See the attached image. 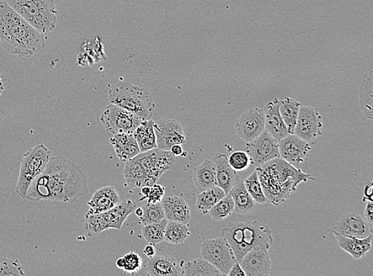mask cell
Masks as SVG:
<instances>
[{
  "instance_id": "cell-1",
  "label": "cell",
  "mask_w": 373,
  "mask_h": 276,
  "mask_svg": "<svg viewBox=\"0 0 373 276\" xmlns=\"http://www.w3.org/2000/svg\"><path fill=\"white\" fill-rule=\"evenodd\" d=\"M88 191V178L78 164L65 157H51L30 185L26 199L74 203Z\"/></svg>"
},
{
  "instance_id": "cell-2",
  "label": "cell",
  "mask_w": 373,
  "mask_h": 276,
  "mask_svg": "<svg viewBox=\"0 0 373 276\" xmlns=\"http://www.w3.org/2000/svg\"><path fill=\"white\" fill-rule=\"evenodd\" d=\"M0 40L8 54L23 58L34 56L46 46V36L0 1Z\"/></svg>"
},
{
  "instance_id": "cell-3",
  "label": "cell",
  "mask_w": 373,
  "mask_h": 276,
  "mask_svg": "<svg viewBox=\"0 0 373 276\" xmlns=\"http://www.w3.org/2000/svg\"><path fill=\"white\" fill-rule=\"evenodd\" d=\"M269 203L278 205L294 193L298 185L316 180L281 158L273 159L255 169Z\"/></svg>"
},
{
  "instance_id": "cell-4",
  "label": "cell",
  "mask_w": 373,
  "mask_h": 276,
  "mask_svg": "<svg viewBox=\"0 0 373 276\" xmlns=\"http://www.w3.org/2000/svg\"><path fill=\"white\" fill-rule=\"evenodd\" d=\"M221 236L232 248L237 261L253 248L269 249L273 242L271 228L257 220L228 223L221 230Z\"/></svg>"
},
{
  "instance_id": "cell-5",
  "label": "cell",
  "mask_w": 373,
  "mask_h": 276,
  "mask_svg": "<svg viewBox=\"0 0 373 276\" xmlns=\"http://www.w3.org/2000/svg\"><path fill=\"white\" fill-rule=\"evenodd\" d=\"M109 100L111 104L131 111L143 120H151L156 109L152 94L129 82L114 84L109 89Z\"/></svg>"
},
{
  "instance_id": "cell-6",
  "label": "cell",
  "mask_w": 373,
  "mask_h": 276,
  "mask_svg": "<svg viewBox=\"0 0 373 276\" xmlns=\"http://www.w3.org/2000/svg\"><path fill=\"white\" fill-rule=\"evenodd\" d=\"M21 17L42 35L56 28L57 10L55 0H4Z\"/></svg>"
},
{
  "instance_id": "cell-7",
  "label": "cell",
  "mask_w": 373,
  "mask_h": 276,
  "mask_svg": "<svg viewBox=\"0 0 373 276\" xmlns=\"http://www.w3.org/2000/svg\"><path fill=\"white\" fill-rule=\"evenodd\" d=\"M51 151L44 145L30 148L21 160L19 174L15 191L20 198L26 199L30 185L49 163Z\"/></svg>"
},
{
  "instance_id": "cell-8",
  "label": "cell",
  "mask_w": 373,
  "mask_h": 276,
  "mask_svg": "<svg viewBox=\"0 0 373 276\" xmlns=\"http://www.w3.org/2000/svg\"><path fill=\"white\" fill-rule=\"evenodd\" d=\"M136 206L137 203L134 201L126 199L104 213L85 216L87 221L84 222V228L88 236L98 235L109 229L120 230L127 217L135 210Z\"/></svg>"
},
{
  "instance_id": "cell-9",
  "label": "cell",
  "mask_w": 373,
  "mask_h": 276,
  "mask_svg": "<svg viewBox=\"0 0 373 276\" xmlns=\"http://www.w3.org/2000/svg\"><path fill=\"white\" fill-rule=\"evenodd\" d=\"M201 257L215 266L221 275H227L237 258L232 248L222 237L210 239L202 243Z\"/></svg>"
},
{
  "instance_id": "cell-10",
  "label": "cell",
  "mask_w": 373,
  "mask_h": 276,
  "mask_svg": "<svg viewBox=\"0 0 373 276\" xmlns=\"http://www.w3.org/2000/svg\"><path fill=\"white\" fill-rule=\"evenodd\" d=\"M143 120L131 111L111 103L100 116L106 131L113 135L133 134Z\"/></svg>"
},
{
  "instance_id": "cell-11",
  "label": "cell",
  "mask_w": 373,
  "mask_h": 276,
  "mask_svg": "<svg viewBox=\"0 0 373 276\" xmlns=\"http://www.w3.org/2000/svg\"><path fill=\"white\" fill-rule=\"evenodd\" d=\"M245 151L251 159L253 165L257 167L273 159L280 158L279 142L266 130L255 139L246 142Z\"/></svg>"
},
{
  "instance_id": "cell-12",
  "label": "cell",
  "mask_w": 373,
  "mask_h": 276,
  "mask_svg": "<svg viewBox=\"0 0 373 276\" xmlns=\"http://www.w3.org/2000/svg\"><path fill=\"white\" fill-rule=\"evenodd\" d=\"M322 116L318 109L310 106H300L294 134L307 142L322 135Z\"/></svg>"
},
{
  "instance_id": "cell-13",
  "label": "cell",
  "mask_w": 373,
  "mask_h": 276,
  "mask_svg": "<svg viewBox=\"0 0 373 276\" xmlns=\"http://www.w3.org/2000/svg\"><path fill=\"white\" fill-rule=\"evenodd\" d=\"M156 132L157 148L170 151L174 145H183L185 143V134L182 124L173 119H161L154 122Z\"/></svg>"
},
{
  "instance_id": "cell-14",
  "label": "cell",
  "mask_w": 373,
  "mask_h": 276,
  "mask_svg": "<svg viewBox=\"0 0 373 276\" xmlns=\"http://www.w3.org/2000/svg\"><path fill=\"white\" fill-rule=\"evenodd\" d=\"M264 130L265 116L264 110L259 108L245 111L235 125L236 134L244 142L255 139Z\"/></svg>"
},
{
  "instance_id": "cell-15",
  "label": "cell",
  "mask_w": 373,
  "mask_h": 276,
  "mask_svg": "<svg viewBox=\"0 0 373 276\" xmlns=\"http://www.w3.org/2000/svg\"><path fill=\"white\" fill-rule=\"evenodd\" d=\"M332 232L334 234L363 239L372 234V228L361 214L350 212L340 217Z\"/></svg>"
},
{
  "instance_id": "cell-16",
  "label": "cell",
  "mask_w": 373,
  "mask_h": 276,
  "mask_svg": "<svg viewBox=\"0 0 373 276\" xmlns=\"http://www.w3.org/2000/svg\"><path fill=\"white\" fill-rule=\"evenodd\" d=\"M280 158L293 166L304 163L311 147L295 134H289L279 141Z\"/></svg>"
},
{
  "instance_id": "cell-17",
  "label": "cell",
  "mask_w": 373,
  "mask_h": 276,
  "mask_svg": "<svg viewBox=\"0 0 373 276\" xmlns=\"http://www.w3.org/2000/svg\"><path fill=\"white\" fill-rule=\"evenodd\" d=\"M245 275L268 276L271 269L269 249L264 247H255L244 255L238 261Z\"/></svg>"
},
{
  "instance_id": "cell-18",
  "label": "cell",
  "mask_w": 373,
  "mask_h": 276,
  "mask_svg": "<svg viewBox=\"0 0 373 276\" xmlns=\"http://www.w3.org/2000/svg\"><path fill=\"white\" fill-rule=\"evenodd\" d=\"M143 266L148 275L176 276L183 275V267L176 259L167 255H158L147 258Z\"/></svg>"
},
{
  "instance_id": "cell-19",
  "label": "cell",
  "mask_w": 373,
  "mask_h": 276,
  "mask_svg": "<svg viewBox=\"0 0 373 276\" xmlns=\"http://www.w3.org/2000/svg\"><path fill=\"white\" fill-rule=\"evenodd\" d=\"M121 203L120 196L114 187H104L95 191L87 204L89 206L85 216L95 215L113 209Z\"/></svg>"
},
{
  "instance_id": "cell-20",
  "label": "cell",
  "mask_w": 373,
  "mask_h": 276,
  "mask_svg": "<svg viewBox=\"0 0 373 276\" xmlns=\"http://www.w3.org/2000/svg\"><path fill=\"white\" fill-rule=\"evenodd\" d=\"M263 110L265 116V130L274 139L279 142L282 138L289 134L280 113L278 98H275L273 102H270Z\"/></svg>"
},
{
  "instance_id": "cell-21",
  "label": "cell",
  "mask_w": 373,
  "mask_h": 276,
  "mask_svg": "<svg viewBox=\"0 0 373 276\" xmlns=\"http://www.w3.org/2000/svg\"><path fill=\"white\" fill-rule=\"evenodd\" d=\"M165 217L168 221L183 223L189 225L191 219L190 210L188 203L182 197L169 196L161 201Z\"/></svg>"
},
{
  "instance_id": "cell-22",
  "label": "cell",
  "mask_w": 373,
  "mask_h": 276,
  "mask_svg": "<svg viewBox=\"0 0 373 276\" xmlns=\"http://www.w3.org/2000/svg\"><path fill=\"white\" fill-rule=\"evenodd\" d=\"M216 167L217 187H221L228 194L238 178L237 172L229 165L225 154H219L212 158Z\"/></svg>"
},
{
  "instance_id": "cell-23",
  "label": "cell",
  "mask_w": 373,
  "mask_h": 276,
  "mask_svg": "<svg viewBox=\"0 0 373 276\" xmlns=\"http://www.w3.org/2000/svg\"><path fill=\"white\" fill-rule=\"evenodd\" d=\"M116 156L121 162H127L140 153V147L133 134H117L110 139Z\"/></svg>"
},
{
  "instance_id": "cell-24",
  "label": "cell",
  "mask_w": 373,
  "mask_h": 276,
  "mask_svg": "<svg viewBox=\"0 0 373 276\" xmlns=\"http://www.w3.org/2000/svg\"><path fill=\"white\" fill-rule=\"evenodd\" d=\"M228 195H230L235 208L234 212L238 214H250L253 213L255 210V201L251 197L244 187V181L241 178H237L233 188L229 191Z\"/></svg>"
},
{
  "instance_id": "cell-25",
  "label": "cell",
  "mask_w": 373,
  "mask_h": 276,
  "mask_svg": "<svg viewBox=\"0 0 373 276\" xmlns=\"http://www.w3.org/2000/svg\"><path fill=\"white\" fill-rule=\"evenodd\" d=\"M193 181L200 192L216 187L217 184L215 163L210 159H206L199 166L195 167Z\"/></svg>"
},
{
  "instance_id": "cell-26",
  "label": "cell",
  "mask_w": 373,
  "mask_h": 276,
  "mask_svg": "<svg viewBox=\"0 0 373 276\" xmlns=\"http://www.w3.org/2000/svg\"><path fill=\"white\" fill-rule=\"evenodd\" d=\"M338 246L355 259L363 258L372 248V235L363 239L334 234Z\"/></svg>"
},
{
  "instance_id": "cell-27",
  "label": "cell",
  "mask_w": 373,
  "mask_h": 276,
  "mask_svg": "<svg viewBox=\"0 0 373 276\" xmlns=\"http://www.w3.org/2000/svg\"><path fill=\"white\" fill-rule=\"evenodd\" d=\"M125 163L122 174H124L127 185L131 188L145 187L148 175L140 161L135 157Z\"/></svg>"
},
{
  "instance_id": "cell-28",
  "label": "cell",
  "mask_w": 373,
  "mask_h": 276,
  "mask_svg": "<svg viewBox=\"0 0 373 276\" xmlns=\"http://www.w3.org/2000/svg\"><path fill=\"white\" fill-rule=\"evenodd\" d=\"M140 147V152H145L157 148L156 132L154 129V121L143 120L141 124L133 132Z\"/></svg>"
},
{
  "instance_id": "cell-29",
  "label": "cell",
  "mask_w": 373,
  "mask_h": 276,
  "mask_svg": "<svg viewBox=\"0 0 373 276\" xmlns=\"http://www.w3.org/2000/svg\"><path fill=\"white\" fill-rule=\"evenodd\" d=\"M300 106V102L291 98L280 100V113L289 134H294Z\"/></svg>"
},
{
  "instance_id": "cell-30",
  "label": "cell",
  "mask_w": 373,
  "mask_h": 276,
  "mask_svg": "<svg viewBox=\"0 0 373 276\" xmlns=\"http://www.w3.org/2000/svg\"><path fill=\"white\" fill-rule=\"evenodd\" d=\"M227 195L221 187H216L202 191L197 197L196 209L202 214L209 213L213 205Z\"/></svg>"
},
{
  "instance_id": "cell-31",
  "label": "cell",
  "mask_w": 373,
  "mask_h": 276,
  "mask_svg": "<svg viewBox=\"0 0 373 276\" xmlns=\"http://www.w3.org/2000/svg\"><path fill=\"white\" fill-rule=\"evenodd\" d=\"M190 235L188 225L168 221L165 230L164 241L173 245H182Z\"/></svg>"
},
{
  "instance_id": "cell-32",
  "label": "cell",
  "mask_w": 373,
  "mask_h": 276,
  "mask_svg": "<svg viewBox=\"0 0 373 276\" xmlns=\"http://www.w3.org/2000/svg\"><path fill=\"white\" fill-rule=\"evenodd\" d=\"M372 71L367 72L361 86V109L367 119H372Z\"/></svg>"
},
{
  "instance_id": "cell-33",
  "label": "cell",
  "mask_w": 373,
  "mask_h": 276,
  "mask_svg": "<svg viewBox=\"0 0 373 276\" xmlns=\"http://www.w3.org/2000/svg\"><path fill=\"white\" fill-rule=\"evenodd\" d=\"M183 275H221L217 269L210 262L206 261L204 258L199 257L193 259L185 264L183 268Z\"/></svg>"
},
{
  "instance_id": "cell-34",
  "label": "cell",
  "mask_w": 373,
  "mask_h": 276,
  "mask_svg": "<svg viewBox=\"0 0 373 276\" xmlns=\"http://www.w3.org/2000/svg\"><path fill=\"white\" fill-rule=\"evenodd\" d=\"M167 223L168 220L165 217L164 219L158 222L143 226L141 229L142 235L147 243L156 245V243L163 241Z\"/></svg>"
},
{
  "instance_id": "cell-35",
  "label": "cell",
  "mask_w": 373,
  "mask_h": 276,
  "mask_svg": "<svg viewBox=\"0 0 373 276\" xmlns=\"http://www.w3.org/2000/svg\"><path fill=\"white\" fill-rule=\"evenodd\" d=\"M235 208V204L230 195H226L222 199L218 201L209 211V214L212 219L221 221L230 216Z\"/></svg>"
},
{
  "instance_id": "cell-36",
  "label": "cell",
  "mask_w": 373,
  "mask_h": 276,
  "mask_svg": "<svg viewBox=\"0 0 373 276\" xmlns=\"http://www.w3.org/2000/svg\"><path fill=\"white\" fill-rule=\"evenodd\" d=\"M244 184L248 194L251 195V197L255 201V203H269V201L266 199L264 193L263 188L261 187L257 171H254L250 174V176L244 180Z\"/></svg>"
},
{
  "instance_id": "cell-37",
  "label": "cell",
  "mask_w": 373,
  "mask_h": 276,
  "mask_svg": "<svg viewBox=\"0 0 373 276\" xmlns=\"http://www.w3.org/2000/svg\"><path fill=\"white\" fill-rule=\"evenodd\" d=\"M143 214L140 217L141 226L152 224L165 219V213L161 203L156 204L147 203L142 206Z\"/></svg>"
},
{
  "instance_id": "cell-38",
  "label": "cell",
  "mask_w": 373,
  "mask_h": 276,
  "mask_svg": "<svg viewBox=\"0 0 373 276\" xmlns=\"http://www.w3.org/2000/svg\"><path fill=\"white\" fill-rule=\"evenodd\" d=\"M22 276L24 268L19 259L0 257V276Z\"/></svg>"
},
{
  "instance_id": "cell-39",
  "label": "cell",
  "mask_w": 373,
  "mask_h": 276,
  "mask_svg": "<svg viewBox=\"0 0 373 276\" xmlns=\"http://www.w3.org/2000/svg\"><path fill=\"white\" fill-rule=\"evenodd\" d=\"M175 156L170 151H164L156 148V167L160 174L173 167Z\"/></svg>"
},
{
  "instance_id": "cell-40",
  "label": "cell",
  "mask_w": 373,
  "mask_h": 276,
  "mask_svg": "<svg viewBox=\"0 0 373 276\" xmlns=\"http://www.w3.org/2000/svg\"><path fill=\"white\" fill-rule=\"evenodd\" d=\"M229 165L235 172H243L251 165L252 162L246 151H237L228 158Z\"/></svg>"
},
{
  "instance_id": "cell-41",
  "label": "cell",
  "mask_w": 373,
  "mask_h": 276,
  "mask_svg": "<svg viewBox=\"0 0 373 276\" xmlns=\"http://www.w3.org/2000/svg\"><path fill=\"white\" fill-rule=\"evenodd\" d=\"M125 267L122 270L125 273L135 275L141 270L143 267V259L140 255L135 252H130L124 256Z\"/></svg>"
},
{
  "instance_id": "cell-42",
  "label": "cell",
  "mask_w": 373,
  "mask_h": 276,
  "mask_svg": "<svg viewBox=\"0 0 373 276\" xmlns=\"http://www.w3.org/2000/svg\"><path fill=\"white\" fill-rule=\"evenodd\" d=\"M165 188L161 185L154 184L151 187L150 193L147 196V203L156 204L161 203L164 198Z\"/></svg>"
},
{
  "instance_id": "cell-43",
  "label": "cell",
  "mask_w": 373,
  "mask_h": 276,
  "mask_svg": "<svg viewBox=\"0 0 373 276\" xmlns=\"http://www.w3.org/2000/svg\"><path fill=\"white\" fill-rule=\"evenodd\" d=\"M365 219L372 226L373 223V203L372 201H367L365 210Z\"/></svg>"
},
{
  "instance_id": "cell-44",
  "label": "cell",
  "mask_w": 373,
  "mask_h": 276,
  "mask_svg": "<svg viewBox=\"0 0 373 276\" xmlns=\"http://www.w3.org/2000/svg\"><path fill=\"white\" fill-rule=\"evenodd\" d=\"M228 276H245L244 270L242 269L241 264L237 261L233 264V266L229 270L228 275Z\"/></svg>"
},
{
  "instance_id": "cell-45",
  "label": "cell",
  "mask_w": 373,
  "mask_h": 276,
  "mask_svg": "<svg viewBox=\"0 0 373 276\" xmlns=\"http://www.w3.org/2000/svg\"><path fill=\"white\" fill-rule=\"evenodd\" d=\"M373 195V183L370 182L365 185L364 189L363 201H372Z\"/></svg>"
},
{
  "instance_id": "cell-46",
  "label": "cell",
  "mask_w": 373,
  "mask_h": 276,
  "mask_svg": "<svg viewBox=\"0 0 373 276\" xmlns=\"http://www.w3.org/2000/svg\"><path fill=\"white\" fill-rule=\"evenodd\" d=\"M143 253H145V256L147 258H152L156 255V248L154 247L152 243H148V245L145 248V250H143Z\"/></svg>"
},
{
  "instance_id": "cell-47",
  "label": "cell",
  "mask_w": 373,
  "mask_h": 276,
  "mask_svg": "<svg viewBox=\"0 0 373 276\" xmlns=\"http://www.w3.org/2000/svg\"><path fill=\"white\" fill-rule=\"evenodd\" d=\"M170 151L172 152V155L174 156H182L184 153L183 146L181 145H173L170 147Z\"/></svg>"
},
{
  "instance_id": "cell-48",
  "label": "cell",
  "mask_w": 373,
  "mask_h": 276,
  "mask_svg": "<svg viewBox=\"0 0 373 276\" xmlns=\"http://www.w3.org/2000/svg\"><path fill=\"white\" fill-rule=\"evenodd\" d=\"M116 267L120 270H122L125 267V258L124 257H120L116 261Z\"/></svg>"
},
{
  "instance_id": "cell-49",
  "label": "cell",
  "mask_w": 373,
  "mask_h": 276,
  "mask_svg": "<svg viewBox=\"0 0 373 276\" xmlns=\"http://www.w3.org/2000/svg\"><path fill=\"white\" fill-rule=\"evenodd\" d=\"M150 190H151V187H148V185H145V187H141V194L143 196L141 200H143L147 198L149 193H150Z\"/></svg>"
},
{
  "instance_id": "cell-50",
  "label": "cell",
  "mask_w": 373,
  "mask_h": 276,
  "mask_svg": "<svg viewBox=\"0 0 373 276\" xmlns=\"http://www.w3.org/2000/svg\"><path fill=\"white\" fill-rule=\"evenodd\" d=\"M135 214L137 217H140L143 214V208L142 207H136L135 209Z\"/></svg>"
},
{
  "instance_id": "cell-51",
  "label": "cell",
  "mask_w": 373,
  "mask_h": 276,
  "mask_svg": "<svg viewBox=\"0 0 373 276\" xmlns=\"http://www.w3.org/2000/svg\"><path fill=\"white\" fill-rule=\"evenodd\" d=\"M3 90H4L3 84L1 82V80H0V97H1L3 93Z\"/></svg>"
},
{
  "instance_id": "cell-52",
  "label": "cell",
  "mask_w": 373,
  "mask_h": 276,
  "mask_svg": "<svg viewBox=\"0 0 373 276\" xmlns=\"http://www.w3.org/2000/svg\"><path fill=\"white\" fill-rule=\"evenodd\" d=\"M0 80H1V77H0Z\"/></svg>"
}]
</instances>
